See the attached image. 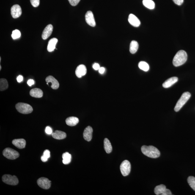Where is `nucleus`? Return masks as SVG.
I'll return each instance as SVG.
<instances>
[{
	"label": "nucleus",
	"instance_id": "1",
	"mask_svg": "<svg viewBox=\"0 0 195 195\" xmlns=\"http://www.w3.org/2000/svg\"><path fill=\"white\" fill-rule=\"evenodd\" d=\"M141 150L144 154L151 158H157L160 156L159 151L152 146H143Z\"/></svg>",
	"mask_w": 195,
	"mask_h": 195
},
{
	"label": "nucleus",
	"instance_id": "2",
	"mask_svg": "<svg viewBox=\"0 0 195 195\" xmlns=\"http://www.w3.org/2000/svg\"><path fill=\"white\" fill-rule=\"evenodd\" d=\"M188 56L184 50H180L176 53L173 60V64L175 67H179L184 64L187 60Z\"/></svg>",
	"mask_w": 195,
	"mask_h": 195
},
{
	"label": "nucleus",
	"instance_id": "3",
	"mask_svg": "<svg viewBox=\"0 0 195 195\" xmlns=\"http://www.w3.org/2000/svg\"><path fill=\"white\" fill-rule=\"evenodd\" d=\"M191 97V94L190 93L186 92L182 94L181 97L178 101L176 105L174 110L176 112H178L180 110L182 107H183L185 104Z\"/></svg>",
	"mask_w": 195,
	"mask_h": 195
},
{
	"label": "nucleus",
	"instance_id": "4",
	"mask_svg": "<svg viewBox=\"0 0 195 195\" xmlns=\"http://www.w3.org/2000/svg\"><path fill=\"white\" fill-rule=\"evenodd\" d=\"M16 108L19 112L27 114L32 112L33 108L30 105L23 103H18L16 105Z\"/></svg>",
	"mask_w": 195,
	"mask_h": 195
},
{
	"label": "nucleus",
	"instance_id": "5",
	"mask_svg": "<svg viewBox=\"0 0 195 195\" xmlns=\"http://www.w3.org/2000/svg\"><path fill=\"white\" fill-rule=\"evenodd\" d=\"M3 154L4 157L11 160L16 159L19 157V153L16 151L10 148H6L3 151Z\"/></svg>",
	"mask_w": 195,
	"mask_h": 195
},
{
	"label": "nucleus",
	"instance_id": "6",
	"mask_svg": "<svg viewBox=\"0 0 195 195\" xmlns=\"http://www.w3.org/2000/svg\"><path fill=\"white\" fill-rule=\"evenodd\" d=\"M2 179L4 183L8 185H16L19 183L18 179L15 176L4 174L3 176Z\"/></svg>",
	"mask_w": 195,
	"mask_h": 195
},
{
	"label": "nucleus",
	"instance_id": "7",
	"mask_svg": "<svg viewBox=\"0 0 195 195\" xmlns=\"http://www.w3.org/2000/svg\"><path fill=\"white\" fill-rule=\"evenodd\" d=\"M120 169L122 175L124 176L129 175L131 170V165L130 162L127 160L122 162L120 165Z\"/></svg>",
	"mask_w": 195,
	"mask_h": 195
},
{
	"label": "nucleus",
	"instance_id": "8",
	"mask_svg": "<svg viewBox=\"0 0 195 195\" xmlns=\"http://www.w3.org/2000/svg\"><path fill=\"white\" fill-rule=\"evenodd\" d=\"M154 193L157 195H171V191L169 189L166 188L164 185L161 184L155 187Z\"/></svg>",
	"mask_w": 195,
	"mask_h": 195
},
{
	"label": "nucleus",
	"instance_id": "9",
	"mask_svg": "<svg viewBox=\"0 0 195 195\" xmlns=\"http://www.w3.org/2000/svg\"><path fill=\"white\" fill-rule=\"evenodd\" d=\"M51 181L45 177H41L37 180L38 186L44 189H48L51 186Z\"/></svg>",
	"mask_w": 195,
	"mask_h": 195
},
{
	"label": "nucleus",
	"instance_id": "10",
	"mask_svg": "<svg viewBox=\"0 0 195 195\" xmlns=\"http://www.w3.org/2000/svg\"><path fill=\"white\" fill-rule=\"evenodd\" d=\"M22 14V9L18 4L14 5L11 8V14L14 19L19 18Z\"/></svg>",
	"mask_w": 195,
	"mask_h": 195
},
{
	"label": "nucleus",
	"instance_id": "11",
	"mask_svg": "<svg viewBox=\"0 0 195 195\" xmlns=\"http://www.w3.org/2000/svg\"><path fill=\"white\" fill-rule=\"evenodd\" d=\"M86 22L88 24L92 27H94L96 26V23L94 15L91 11H88L85 16Z\"/></svg>",
	"mask_w": 195,
	"mask_h": 195
},
{
	"label": "nucleus",
	"instance_id": "12",
	"mask_svg": "<svg viewBox=\"0 0 195 195\" xmlns=\"http://www.w3.org/2000/svg\"><path fill=\"white\" fill-rule=\"evenodd\" d=\"M53 27L51 24H49L46 27L42 33V39L44 40L48 39L51 36L53 32Z\"/></svg>",
	"mask_w": 195,
	"mask_h": 195
},
{
	"label": "nucleus",
	"instance_id": "13",
	"mask_svg": "<svg viewBox=\"0 0 195 195\" xmlns=\"http://www.w3.org/2000/svg\"><path fill=\"white\" fill-rule=\"evenodd\" d=\"M87 72L86 68L84 65L81 64L77 67L75 70V75L78 78H81L86 74Z\"/></svg>",
	"mask_w": 195,
	"mask_h": 195
},
{
	"label": "nucleus",
	"instance_id": "14",
	"mask_svg": "<svg viewBox=\"0 0 195 195\" xmlns=\"http://www.w3.org/2000/svg\"><path fill=\"white\" fill-rule=\"evenodd\" d=\"M128 20L130 24L135 27H138L141 24L140 21L136 16L130 14L129 16Z\"/></svg>",
	"mask_w": 195,
	"mask_h": 195
},
{
	"label": "nucleus",
	"instance_id": "15",
	"mask_svg": "<svg viewBox=\"0 0 195 195\" xmlns=\"http://www.w3.org/2000/svg\"><path fill=\"white\" fill-rule=\"evenodd\" d=\"M46 81L47 83H51V88L53 89H57L59 87V84L58 80L51 75L47 77L46 78Z\"/></svg>",
	"mask_w": 195,
	"mask_h": 195
},
{
	"label": "nucleus",
	"instance_id": "16",
	"mask_svg": "<svg viewBox=\"0 0 195 195\" xmlns=\"http://www.w3.org/2000/svg\"><path fill=\"white\" fill-rule=\"evenodd\" d=\"M93 132V130L92 127L90 126H88L85 129L84 133H83V137L85 140L90 141L92 140Z\"/></svg>",
	"mask_w": 195,
	"mask_h": 195
},
{
	"label": "nucleus",
	"instance_id": "17",
	"mask_svg": "<svg viewBox=\"0 0 195 195\" xmlns=\"http://www.w3.org/2000/svg\"><path fill=\"white\" fill-rule=\"evenodd\" d=\"M12 143L14 146L19 149L24 148L26 144V141L23 138L14 139L12 141Z\"/></svg>",
	"mask_w": 195,
	"mask_h": 195
},
{
	"label": "nucleus",
	"instance_id": "18",
	"mask_svg": "<svg viewBox=\"0 0 195 195\" xmlns=\"http://www.w3.org/2000/svg\"><path fill=\"white\" fill-rule=\"evenodd\" d=\"M178 78L177 77H172L167 80L163 84V87L165 88H167L171 87L173 85L177 83Z\"/></svg>",
	"mask_w": 195,
	"mask_h": 195
},
{
	"label": "nucleus",
	"instance_id": "19",
	"mask_svg": "<svg viewBox=\"0 0 195 195\" xmlns=\"http://www.w3.org/2000/svg\"><path fill=\"white\" fill-rule=\"evenodd\" d=\"M51 135L55 139L59 140L64 139L67 136L66 134L64 132L58 130L53 133Z\"/></svg>",
	"mask_w": 195,
	"mask_h": 195
},
{
	"label": "nucleus",
	"instance_id": "20",
	"mask_svg": "<svg viewBox=\"0 0 195 195\" xmlns=\"http://www.w3.org/2000/svg\"><path fill=\"white\" fill-rule=\"evenodd\" d=\"M58 42V40L56 38H53L49 41L48 44V47H47V50L49 52H51L54 51L55 49L56 48V45Z\"/></svg>",
	"mask_w": 195,
	"mask_h": 195
},
{
	"label": "nucleus",
	"instance_id": "21",
	"mask_svg": "<svg viewBox=\"0 0 195 195\" xmlns=\"http://www.w3.org/2000/svg\"><path fill=\"white\" fill-rule=\"evenodd\" d=\"M30 94L31 97L36 98H40L43 96V93L40 89L34 88L31 90Z\"/></svg>",
	"mask_w": 195,
	"mask_h": 195
},
{
	"label": "nucleus",
	"instance_id": "22",
	"mask_svg": "<svg viewBox=\"0 0 195 195\" xmlns=\"http://www.w3.org/2000/svg\"><path fill=\"white\" fill-rule=\"evenodd\" d=\"M66 123L70 126H74L79 122V119L76 117H70L66 119Z\"/></svg>",
	"mask_w": 195,
	"mask_h": 195
},
{
	"label": "nucleus",
	"instance_id": "23",
	"mask_svg": "<svg viewBox=\"0 0 195 195\" xmlns=\"http://www.w3.org/2000/svg\"><path fill=\"white\" fill-rule=\"evenodd\" d=\"M104 145L105 150L107 153L108 154L111 153L112 151V146L111 142L107 138H105L104 141Z\"/></svg>",
	"mask_w": 195,
	"mask_h": 195
},
{
	"label": "nucleus",
	"instance_id": "24",
	"mask_svg": "<svg viewBox=\"0 0 195 195\" xmlns=\"http://www.w3.org/2000/svg\"><path fill=\"white\" fill-rule=\"evenodd\" d=\"M138 47V42L135 41H132L130 43V53L132 54H134L137 51Z\"/></svg>",
	"mask_w": 195,
	"mask_h": 195
},
{
	"label": "nucleus",
	"instance_id": "25",
	"mask_svg": "<svg viewBox=\"0 0 195 195\" xmlns=\"http://www.w3.org/2000/svg\"><path fill=\"white\" fill-rule=\"evenodd\" d=\"M63 163L64 164H69L71 160V155L68 152H66L62 155Z\"/></svg>",
	"mask_w": 195,
	"mask_h": 195
},
{
	"label": "nucleus",
	"instance_id": "26",
	"mask_svg": "<svg viewBox=\"0 0 195 195\" xmlns=\"http://www.w3.org/2000/svg\"><path fill=\"white\" fill-rule=\"evenodd\" d=\"M143 4L145 7L150 9H154L155 4L152 0H143Z\"/></svg>",
	"mask_w": 195,
	"mask_h": 195
},
{
	"label": "nucleus",
	"instance_id": "27",
	"mask_svg": "<svg viewBox=\"0 0 195 195\" xmlns=\"http://www.w3.org/2000/svg\"><path fill=\"white\" fill-rule=\"evenodd\" d=\"M9 87L7 80L5 78H1L0 79V90L3 91L7 89Z\"/></svg>",
	"mask_w": 195,
	"mask_h": 195
},
{
	"label": "nucleus",
	"instance_id": "28",
	"mask_svg": "<svg viewBox=\"0 0 195 195\" xmlns=\"http://www.w3.org/2000/svg\"><path fill=\"white\" fill-rule=\"evenodd\" d=\"M138 67L141 70L145 72L148 71L149 69V64L144 62H140L138 64Z\"/></svg>",
	"mask_w": 195,
	"mask_h": 195
},
{
	"label": "nucleus",
	"instance_id": "29",
	"mask_svg": "<svg viewBox=\"0 0 195 195\" xmlns=\"http://www.w3.org/2000/svg\"><path fill=\"white\" fill-rule=\"evenodd\" d=\"M50 152L48 150H45L43 152V155L41 157V160L43 162H46L50 157Z\"/></svg>",
	"mask_w": 195,
	"mask_h": 195
},
{
	"label": "nucleus",
	"instance_id": "30",
	"mask_svg": "<svg viewBox=\"0 0 195 195\" xmlns=\"http://www.w3.org/2000/svg\"><path fill=\"white\" fill-rule=\"evenodd\" d=\"M188 182L190 186L195 191V177L189 176L188 178Z\"/></svg>",
	"mask_w": 195,
	"mask_h": 195
},
{
	"label": "nucleus",
	"instance_id": "31",
	"mask_svg": "<svg viewBox=\"0 0 195 195\" xmlns=\"http://www.w3.org/2000/svg\"><path fill=\"white\" fill-rule=\"evenodd\" d=\"M21 33L18 30L16 29L12 31V37L14 40L19 38L21 36Z\"/></svg>",
	"mask_w": 195,
	"mask_h": 195
},
{
	"label": "nucleus",
	"instance_id": "32",
	"mask_svg": "<svg viewBox=\"0 0 195 195\" xmlns=\"http://www.w3.org/2000/svg\"><path fill=\"white\" fill-rule=\"evenodd\" d=\"M30 1L31 4L33 7H38L40 5V0H30Z\"/></svg>",
	"mask_w": 195,
	"mask_h": 195
},
{
	"label": "nucleus",
	"instance_id": "33",
	"mask_svg": "<svg viewBox=\"0 0 195 195\" xmlns=\"http://www.w3.org/2000/svg\"><path fill=\"white\" fill-rule=\"evenodd\" d=\"M70 4L72 6H75L78 5L79 3L80 0H68Z\"/></svg>",
	"mask_w": 195,
	"mask_h": 195
},
{
	"label": "nucleus",
	"instance_id": "34",
	"mask_svg": "<svg viewBox=\"0 0 195 195\" xmlns=\"http://www.w3.org/2000/svg\"><path fill=\"white\" fill-rule=\"evenodd\" d=\"M45 132L47 134L51 135L53 133V130L51 128L49 127H47L45 129Z\"/></svg>",
	"mask_w": 195,
	"mask_h": 195
},
{
	"label": "nucleus",
	"instance_id": "35",
	"mask_svg": "<svg viewBox=\"0 0 195 195\" xmlns=\"http://www.w3.org/2000/svg\"><path fill=\"white\" fill-rule=\"evenodd\" d=\"M173 1L174 4L179 6L181 5L184 2V0H173Z\"/></svg>",
	"mask_w": 195,
	"mask_h": 195
},
{
	"label": "nucleus",
	"instance_id": "36",
	"mask_svg": "<svg viewBox=\"0 0 195 195\" xmlns=\"http://www.w3.org/2000/svg\"><path fill=\"white\" fill-rule=\"evenodd\" d=\"M93 69L95 70H98L100 68V65L98 64L95 63L93 64Z\"/></svg>",
	"mask_w": 195,
	"mask_h": 195
},
{
	"label": "nucleus",
	"instance_id": "37",
	"mask_svg": "<svg viewBox=\"0 0 195 195\" xmlns=\"http://www.w3.org/2000/svg\"><path fill=\"white\" fill-rule=\"evenodd\" d=\"M23 78L22 75H19L18 77H17V81H18V83H21V82L23 81Z\"/></svg>",
	"mask_w": 195,
	"mask_h": 195
},
{
	"label": "nucleus",
	"instance_id": "38",
	"mask_svg": "<svg viewBox=\"0 0 195 195\" xmlns=\"http://www.w3.org/2000/svg\"><path fill=\"white\" fill-rule=\"evenodd\" d=\"M34 82L33 80L30 79L28 80L27 82V84L28 85L30 86H31L32 85H34Z\"/></svg>",
	"mask_w": 195,
	"mask_h": 195
},
{
	"label": "nucleus",
	"instance_id": "39",
	"mask_svg": "<svg viewBox=\"0 0 195 195\" xmlns=\"http://www.w3.org/2000/svg\"><path fill=\"white\" fill-rule=\"evenodd\" d=\"M99 73H100V74H103L104 73L105 70V69L104 68L102 67H100V68L99 69Z\"/></svg>",
	"mask_w": 195,
	"mask_h": 195
},
{
	"label": "nucleus",
	"instance_id": "40",
	"mask_svg": "<svg viewBox=\"0 0 195 195\" xmlns=\"http://www.w3.org/2000/svg\"><path fill=\"white\" fill-rule=\"evenodd\" d=\"M1 70V66L0 65V70Z\"/></svg>",
	"mask_w": 195,
	"mask_h": 195
}]
</instances>
